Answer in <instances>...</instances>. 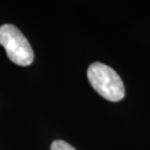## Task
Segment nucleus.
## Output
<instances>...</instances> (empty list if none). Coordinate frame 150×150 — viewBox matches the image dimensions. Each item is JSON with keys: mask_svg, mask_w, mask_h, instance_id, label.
Returning <instances> with one entry per match:
<instances>
[{"mask_svg": "<svg viewBox=\"0 0 150 150\" xmlns=\"http://www.w3.org/2000/svg\"><path fill=\"white\" fill-rule=\"evenodd\" d=\"M89 82L100 97L109 101H119L125 97V87L121 77L108 65L94 62L87 70Z\"/></svg>", "mask_w": 150, "mask_h": 150, "instance_id": "f257e3e1", "label": "nucleus"}, {"mask_svg": "<svg viewBox=\"0 0 150 150\" xmlns=\"http://www.w3.org/2000/svg\"><path fill=\"white\" fill-rule=\"evenodd\" d=\"M0 45L4 47L6 55L11 62L21 67L31 64L34 54L28 39L13 25L0 26Z\"/></svg>", "mask_w": 150, "mask_h": 150, "instance_id": "f03ea898", "label": "nucleus"}, {"mask_svg": "<svg viewBox=\"0 0 150 150\" xmlns=\"http://www.w3.org/2000/svg\"><path fill=\"white\" fill-rule=\"evenodd\" d=\"M50 150H76L73 146H71L69 143H67L64 140H55L51 144V149Z\"/></svg>", "mask_w": 150, "mask_h": 150, "instance_id": "7ed1b4c3", "label": "nucleus"}]
</instances>
